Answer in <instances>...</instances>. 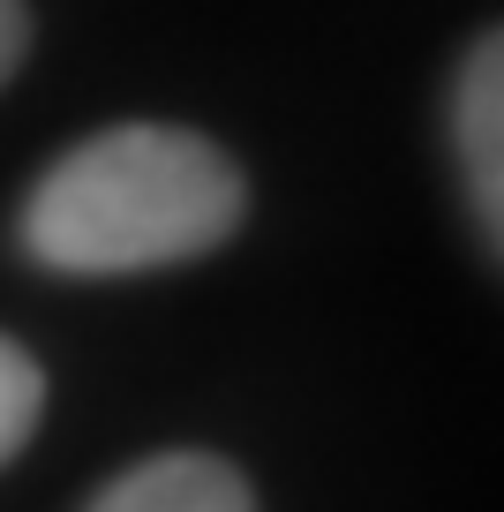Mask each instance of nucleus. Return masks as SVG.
Here are the masks:
<instances>
[{"label": "nucleus", "instance_id": "obj_1", "mask_svg": "<svg viewBox=\"0 0 504 512\" xmlns=\"http://www.w3.org/2000/svg\"><path fill=\"white\" fill-rule=\"evenodd\" d=\"M249 211L241 166L174 121H121L68 159L23 204V249L68 279H121L211 256Z\"/></svg>", "mask_w": 504, "mask_h": 512}, {"label": "nucleus", "instance_id": "obj_2", "mask_svg": "<svg viewBox=\"0 0 504 512\" xmlns=\"http://www.w3.org/2000/svg\"><path fill=\"white\" fill-rule=\"evenodd\" d=\"M444 128H452V166L467 189V211L504 264V31H482L459 53Z\"/></svg>", "mask_w": 504, "mask_h": 512}, {"label": "nucleus", "instance_id": "obj_3", "mask_svg": "<svg viewBox=\"0 0 504 512\" xmlns=\"http://www.w3.org/2000/svg\"><path fill=\"white\" fill-rule=\"evenodd\" d=\"M83 512H256L241 467L211 460V452H158L113 475Z\"/></svg>", "mask_w": 504, "mask_h": 512}, {"label": "nucleus", "instance_id": "obj_4", "mask_svg": "<svg viewBox=\"0 0 504 512\" xmlns=\"http://www.w3.org/2000/svg\"><path fill=\"white\" fill-rule=\"evenodd\" d=\"M38 415H46V377H38V362L16 347V339L0 332V467L31 445Z\"/></svg>", "mask_w": 504, "mask_h": 512}, {"label": "nucleus", "instance_id": "obj_5", "mask_svg": "<svg viewBox=\"0 0 504 512\" xmlns=\"http://www.w3.org/2000/svg\"><path fill=\"white\" fill-rule=\"evenodd\" d=\"M23 46H31V16H23V0H0V83L23 68Z\"/></svg>", "mask_w": 504, "mask_h": 512}]
</instances>
